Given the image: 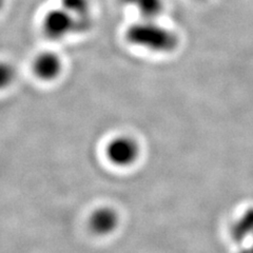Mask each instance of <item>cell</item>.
Returning a JSON list of instances; mask_svg holds the SVG:
<instances>
[{"label":"cell","instance_id":"1","mask_svg":"<svg viewBox=\"0 0 253 253\" xmlns=\"http://www.w3.org/2000/svg\"><path fill=\"white\" fill-rule=\"evenodd\" d=\"M126 39L130 44L154 53H169L178 42L174 32L158 25L154 19L145 18L128 27Z\"/></svg>","mask_w":253,"mask_h":253},{"label":"cell","instance_id":"6","mask_svg":"<svg viewBox=\"0 0 253 253\" xmlns=\"http://www.w3.org/2000/svg\"><path fill=\"white\" fill-rule=\"evenodd\" d=\"M120 2L135 9L145 19H155L164 9V0H120Z\"/></svg>","mask_w":253,"mask_h":253},{"label":"cell","instance_id":"8","mask_svg":"<svg viewBox=\"0 0 253 253\" xmlns=\"http://www.w3.org/2000/svg\"><path fill=\"white\" fill-rule=\"evenodd\" d=\"M16 78L15 68L10 62L0 60V91H2L14 83Z\"/></svg>","mask_w":253,"mask_h":253},{"label":"cell","instance_id":"7","mask_svg":"<svg viewBox=\"0 0 253 253\" xmlns=\"http://www.w3.org/2000/svg\"><path fill=\"white\" fill-rule=\"evenodd\" d=\"M59 6L78 19H92L90 0H60Z\"/></svg>","mask_w":253,"mask_h":253},{"label":"cell","instance_id":"5","mask_svg":"<svg viewBox=\"0 0 253 253\" xmlns=\"http://www.w3.org/2000/svg\"><path fill=\"white\" fill-rule=\"evenodd\" d=\"M118 223H120V217L115 210L109 207H101L91 214L89 228L94 234L107 236L116 230Z\"/></svg>","mask_w":253,"mask_h":253},{"label":"cell","instance_id":"3","mask_svg":"<svg viewBox=\"0 0 253 253\" xmlns=\"http://www.w3.org/2000/svg\"><path fill=\"white\" fill-rule=\"evenodd\" d=\"M140 154L136 140L129 136H117L111 139L106 147L108 161L120 168L130 167L135 164Z\"/></svg>","mask_w":253,"mask_h":253},{"label":"cell","instance_id":"2","mask_svg":"<svg viewBox=\"0 0 253 253\" xmlns=\"http://www.w3.org/2000/svg\"><path fill=\"white\" fill-rule=\"evenodd\" d=\"M92 19H78L61 6L47 11L42 19V31L52 41H61L72 34L84 33L92 27Z\"/></svg>","mask_w":253,"mask_h":253},{"label":"cell","instance_id":"9","mask_svg":"<svg viewBox=\"0 0 253 253\" xmlns=\"http://www.w3.org/2000/svg\"><path fill=\"white\" fill-rule=\"evenodd\" d=\"M4 3H5V0H0V11L3 9Z\"/></svg>","mask_w":253,"mask_h":253},{"label":"cell","instance_id":"4","mask_svg":"<svg viewBox=\"0 0 253 253\" xmlns=\"http://www.w3.org/2000/svg\"><path fill=\"white\" fill-rule=\"evenodd\" d=\"M62 60L56 53L42 52L33 60L34 75L42 82H53L62 72Z\"/></svg>","mask_w":253,"mask_h":253}]
</instances>
